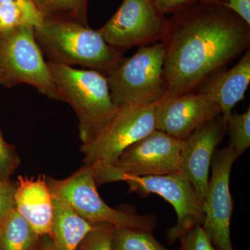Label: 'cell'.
Returning a JSON list of instances; mask_svg holds the SVG:
<instances>
[{"label":"cell","mask_w":250,"mask_h":250,"mask_svg":"<svg viewBox=\"0 0 250 250\" xmlns=\"http://www.w3.org/2000/svg\"><path fill=\"white\" fill-rule=\"evenodd\" d=\"M228 0H154L156 6L164 15L175 14L200 3L225 4Z\"/></svg>","instance_id":"obj_25"},{"label":"cell","mask_w":250,"mask_h":250,"mask_svg":"<svg viewBox=\"0 0 250 250\" xmlns=\"http://www.w3.org/2000/svg\"><path fill=\"white\" fill-rule=\"evenodd\" d=\"M42 250V249H41V248H39V250Z\"/></svg>","instance_id":"obj_29"},{"label":"cell","mask_w":250,"mask_h":250,"mask_svg":"<svg viewBox=\"0 0 250 250\" xmlns=\"http://www.w3.org/2000/svg\"><path fill=\"white\" fill-rule=\"evenodd\" d=\"M238 158L228 146L216 149L212 159L211 176L202 203L205 220L202 227L217 250H233L230 233L233 202L229 181Z\"/></svg>","instance_id":"obj_11"},{"label":"cell","mask_w":250,"mask_h":250,"mask_svg":"<svg viewBox=\"0 0 250 250\" xmlns=\"http://www.w3.org/2000/svg\"><path fill=\"white\" fill-rule=\"evenodd\" d=\"M51 192L63 198L82 218L88 223H107L117 228L153 232L156 219L152 215L118 210L105 203L99 195L92 166L84 165L66 179L46 177Z\"/></svg>","instance_id":"obj_6"},{"label":"cell","mask_w":250,"mask_h":250,"mask_svg":"<svg viewBox=\"0 0 250 250\" xmlns=\"http://www.w3.org/2000/svg\"><path fill=\"white\" fill-rule=\"evenodd\" d=\"M97 185L111 182H125L129 191L140 197L150 194L159 195L173 207L177 223L167 229L169 243L180 239L196 225H202L205 213L202 204L191 182L182 174L155 176H131L111 172H95Z\"/></svg>","instance_id":"obj_5"},{"label":"cell","mask_w":250,"mask_h":250,"mask_svg":"<svg viewBox=\"0 0 250 250\" xmlns=\"http://www.w3.org/2000/svg\"><path fill=\"white\" fill-rule=\"evenodd\" d=\"M16 182L0 179V219L9 210L15 208Z\"/></svg>","instance_id":"obj_26"},{"label":"cell","mask_w":250,"mask_h":250,"mask_svg":"<svg viewBox=\"0 0 250 250\" xmlns=\"http://www.w3.org/2000/svg\"><path fill=\"white\" fill-rule=\"evenodd\" d=\"M20 164L21 159L16 149L6 142L0 131V179L11 180Z\"/></svg>","instance_id":"obj_23"},{"label":"cell","mask_w":250,"mask_h":250,"mask_svg":"<svg viewBox=\"0 0 250 250\" xmlns=\"http://www.w3.org/2000/svg\"><path fill=\"white\" fill-rule=\"evenodd\" d=\"M156 104L118 108L104 129L81 146L84 165H112L126 148L156 130Z\"/></svg>","instance_id":"obj_8"},{"label":"cell","mask_w":250,"mask_h":250,"mask_svg":"<svg viewBox=\"0 0 250 250\" xmlns=\"http://www.w3.org/2000/svg\"><path fill=\"white\" fill-rule=\"evenodd\" d=\"M182 146L183 141L156 129L126 148L112 165L92 167L95 172L138 177L181 174Z\"/></svg>","instance_id":"obj_10"},{"label":"cell","mask_w":250,"mask_h":250,"mask_svg":"<svg viewBox=\"0 0 250 250\" xmlns=\"http://www.w3.org/2000/svg\"><path fill=\"white\" fill-rule=\"evenodd\" d=\"M226 128L220 115L202 125L183 141L181 174L191 182L202 204L208 188L212 159Z\"/></svg>","instance_id":"obj_13"},{"label":"cell","mask_w":250,"mask_h":250,"mask_svg":"<svg viewBox=\"0 0 250 250\" xmlns=\"http://www.w3.org/2000/svg\"><path fill=\"white\" fill-rule=\"evenodd\" d=\"M168 18L154 0H123L119 9L98 29L108 45L123 52L135 46H146L162 41Z\"/></svg>","instance_id":"obj_9"},{"label":"cell","mask_w":250,"mask_h":250,"mask_svg":"<svg viewBox=\"0 0 250 250\" xmlns=\"http://www.w3.org/2000/svg\"><path fill=\"white\" fill-rule=\"evenodd\" d=\"M47 65L62 101L68 103L76 113L82 144H88L118 111L106 75L92 69H77L52 62H47Z\"/></svg>","instance_id":"obj_3"},{"label":"cell","mask_w":250,"mask_h":250,"mask_svg":"<svg viewBox=\"0 0 250 250\" xmlns=\"http://www.w3.org/2000/svg\"><path fill=\"white\" fill-rule=\"evenodd\" d=\"M166 95L196 91L250 49V25L223 4L200 3L172 15L161 41Z\"/></svg>","instance_id":"obj_1"},{"label":"cell","mask_w":250,"mask_h":250,"mask_svg":"<svg viewBox=\"0 0 250 250\" xmlns=\"http://www.w3.org/2000/svg\"><path fill=\"white\" fill-rule=\"evenodd\" d=\"M250 83V50L248 49L234 66L210 75L196 91L208 95L218 104L226 125L236 104L243 100Z\"/></svg>","instance_id":"obj_15"},{"label":"cell","mask_w":250,"mask_h":250,"mask_svg":"<svg viewBox=\"0 0 250 250\" xmlns=\"http://www.w3.org/2000/svg\"><path fill=\"white\" fill-rule=\"evenodd\" d=\"M16 184L15 208L39 236L51 237L53 200L45 176L20 175Z\"/></svg>","instance_id":"obj_14"},{"label":"cell","mask_w":250,"mask_h":250,"mask_svg":"<svg viewBox=\"0 0 250 250\" xmlns=\"http://www.w3.org/2000/svg\"><path fill=\"white\" fill-rule=\"evenodd\" d=\"M44 16L32 0L23 3L0 4V32L22 26L40 25Z\"/></svg>","instance_id":"obj_18"},{"label":"cell","mask_w":250,"mask_h":250,"mask_svg":"<svg viewBox=\"0 0 250 250\" xmlns=\"http://www.w3.org/2000/svg\"><path fill=\"white\" fill-rule=\"evenodd\" d=\"M41 237L16 208L0 219V250H37Z\"/></svg>","instance_id":"obj_17"},{"label":"cell","mask_w":250,"mask_h":250,"mask_svg":"<svg viewBox=\"0 0 250 250\" xmlns=\"http://www.w3.org/2000/svg\"><path fill=\"white\" fill-rule=\"evenodd\" d=\"M0 79H1V74H0Z\"/></svg>","instance_id":"obj_30"},{"label":"cell","mask_w":250,"mask_h":250,"mask_svg":"<svg viewBox=\"0 0 250 250\" xmlns=\"http://www.w3.org/2000/svg\"><path fill=\"white\" fill-rule=\"evenodd\" d=\"M223 5L250 25V0H228Z\"/></svg>","instance_id":"obj_27"},{"label":"cell","mask_w":250,"mask_h":250,"mask_svg":"<svg viewBox=\"0 0 250 250\" xmlns=\"http://www.w3.org/2000/svg\"><path fill=\"white\" fill-rule=\"evenodd\" d=\"M116 227L107 223H98L75 250H111V241Z\"/></svg>","instance_id":"obj_22"},{"label":"cell","mask_w":250,"mask_h":250,"mask_svg":"<svg viewBox=\"0 0 250 250\" xmlns=\"http://www.w3.org/2000/svg\"><path fill=\"white\" fill-rule=\"evenodd\" d=\"M150 231L116 228L111 250H170L161 245Z\"/></svg>","instance_id":"obj_20"},{"label":"cell","mask_w":250,"mask_h":250,"mask_svg":"<svg viewBox=\"0 0 250 250\" xmlns=\"http://www.w3.org/2000/svg\"><path fill=\"white\" fill-rule=\"evenodd\" d=\"M52 195L53 215L50 238L57 250H75L96 224L82 218L62 197Z\"/></svg>","instance_id":"obj_16"},{"label":"cell","mask_w":250,"mask_h":250,"mask_svg":"<svg viewBox=\"0 0 250 250\" xmlns=\"http://www.w3.org/2000/svg\"><path fill=\"white\" fill-rule=\"evenodd\" d=\"M221 115L218 104L208 95L194 91L164 96L156 104V130L184 141L193 131Z\"/></svg>","instance_id":"obj_12"},{"label":"cell","mask_w":250,"mask_h":250,"mask_svg":"<svg viewBox=\"0 0 250 250\" xmlns=\"http://www.w3.org/2000/svg\"><path fill=\"white\" fill-rule=\"evenodd\" d=\"M41 247L42 250H57L54 246L52 238L49 236L41 237Z\"/></svg>","instance_id":"obj_28"},{"label":"cell","mask_w":250,"mask_h":250,"mask_svg":"<svg viewBox=\"0 0 250 250\" xmlns=\"http://www.w3.org/2000/svg\"><path fill=\"white\" fill-rule=\"evenodd\" d=\"M179 240L181 245L178 250H217L201 225H196Z\"/></svg>","instance_id":"obj_24"},{"label":"cell","mask_w":250,"mask_h":250,"mask_svg":"<svg viewBox=\"0 0 250 250\" xmlns=\"http://www.w3.org/2000/svg\"><path fill=\"white\" fill-rule=\"evenodd\" d=\"M0 83L10 88L25 83L52 100L62 101L47 62L38 45L34 27L0 32Z\"/></svg>","instance_id":"obj_7"},{"label":"cell","mask_w":250,"mask_h":250,"mask_svg":"<svg viewBox=\"0 0 250 250\" xmlns=\"http://www.w3.org/2000/svg\"><path fill=\"white\" fill-rule=\"evenodd\" d=\"M229 136V146L238 157L250 146V108L244 113H231L226 123Z\"/></svg>","instance_id":"obj_21"},{"label":"cell","mask_w":250,"mask_h":250,"mask_svg":"<svg viewBox=\"0 0 250 250\" xmlns=\"http://www.w3.org/2000/svg\"><path fill=\"white\" fill-rule=\"evenodd\" d=\"M34 35L41 52L55 63L82 65L106 75L123 57L98 30L71 20L44 18Z\"/></svg>","instance_id":"obj_2"},{"label":"cell","mask_w":250,"mask_h":250,"mask_svg":"<svg viewBox=\"0 0 250 250\" xmlns=\"http://www.w3.org/2000/svg\"><path fill=\"white\" fill-rule=\"evenodd\" d=\"M44 18L71 20L88 25V0H32Z\"/></svg>","instance_id":"obj_19"},{"label":"cell","mask_w":250,"mask_h":250,"mask_svg":"<svg viewBox=\"0 0 250 250\" xmlns=\"http://www.w3.org/2000/svg\"><path fill=\"white\" fill-rule=\"evenodd\" d=\"M162 42L142 46L129 58H122L106 74L112 100L118 108L147 106L166 95Z\"/></svg>","instance_id":"obj_4"}]
</instances>
